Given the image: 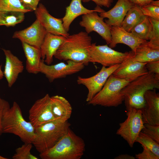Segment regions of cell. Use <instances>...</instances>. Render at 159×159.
Instances as JSON below:
<instances>
[{"label":"cell","mask_w":159,"mask_h":159,"mask_svg":"<svg viewBox=\"0 0 159 159\" xmlns=\"http://www.w3.org/2000/svg\"><path fill=\"white\" fill-rule=\"evenodd\" d=\"M132 58L143 63L159 61V46L149 41L144 42L136 49Z\"/></svg>","instance_id":"7402d4cb"},{"label":"cell","mask_w":159,"mask_h":159,"mask_svg":"<svg viewBox=\"0 0 159 159\" xmlns=\"http://www.w3.org/2000/svg\"><path fill=\"white\" fill-rule=\"evenodd\" d=\"M3 50L6 59L3 74L8 87H11L16 82L19 74L23 72L24 66L23 62L10 50L4 49Z\"/></svg>","instance_id":"d6986e66"},{"label":"cell","mask_w":159,"mask_h":159,"mask_svg":"<svg viewBox=\"0 0 159 159\" xmlns=\"http://www.w3.org/2000/svg\"><path fill=\"white\" fill-rule=\"evenodd\" d=\"M50 101L52 111L55 119L67 121L70 118L72 108L65 98L56 95L50 97Z\"/></svg>","instance_id":"603a6c76"},{"label":"cell","mask_w":159,"mask_h":159,"mask_svg":"<svg viewBox=\"0 0 159 159\" xmlns=\"http://www.w3.org/2000/svg\"><path fill=\"white\" fill-rule=\"evenodd\" d=\"M34 13L37 19L47 32L65 37L69 35L63 27L62 18H57L52 16L42 3L39 4Z\"/></svg>","instance_id":"4fadbf2b"},{"label":"cell","mask_w":159,"mask_h":159,"mask_svg":"<svg viewBox=\"0 0 159 159\" xmlns=\"http://www.w3.org/2000/svg\"><path fill=\"white\" fill-rule=\"evenodd\" d=\"M110 32L111 40L109 47L111 48L115 47L117 44H123L129 46L134 53L138 46L147 41L127 32L122 26H111Z\"/></svg>","instance_id":"e0dca14e"},{"label":"cell","mask_w":159,"mask_h":159,"mask_svg":"<svg viewBox=\"0 0 159 159\" xmlns=\"http://www.w3.org/2000/svg\"><path fill=\"white\" fill-rule=\"evenodd\" d=\"M66 37L47 32L40 49L41 58L47 65H50L53 57Z\"/></svg>","instance_id":"44dd1931"},{"label":"cell","mask_w":159,"mask_h":159,"mask_svg":"<svg viewBox=\"0 0 159 159\" xmlns=\"http://www.w3.org/2000/svg\"><path fill=\"white\" fill-rule=\"evenodd\" d=\"M146 63L134 60L131 57L121 64L112 74L116 78L130 82L148 72Z\"/></svg>","instance_id":"9a60e30c"},{"label":"cell","mask_w":159,"mask_h":159,"mask_svg":"<svg viewBox=\"0 0 159 159\" xmlns=\"http://www.w3.org/2000/svg\"><path fill=\"white\" fill-rule=\"evenodd\" d=\"M85 150L84 140L69 127L52 148L40 153L39 156L42 159H80Z\"/></svg>","instance_id":"3957f363"},{"label":"cell","mask_w":159,"mask_h":159,"mask_svg":"<svg viewBox=\"0 0 159 159\" xmlns=\"http://www.w3.org/2000/svg\"><path fill=\"white\" fill-rule=\"evenodd\" d=\"M127 111V117L124 121L119 124L116 134L122 137L132 148L144 128V123L140 109L130 107Z\"/></svg>","instance_id":"ba28073f"},{"label":"cell","mask_w":159,"mask_h":159,"mask_svg":"<svg viewBox=\"0 0 159 159\" xmlns=\"http://www.w3.org/2000/svg\"><path fill=\"white\" fill-rule=\"evenodd\" d=\"M130 82L111 74L101 90L89 102V105L105 107H116L122 103L124 96L121 91Z\"/></svg>","instance_id":"8992f818"},{"label":"cell","mask_w":159,"mask_h":159,"mask_svg":"<svg viewBox=\"0 0 159 159\" xmlns=\"http://www.w3.org/2000/svg\"><path fill=\"white\" fill-rule=\"evenodd\" d=\"M83 2H87L90 1L94 2L97 6L100 7L105 6L107 8L110 7L114 0H81Z\"/></svg>","instance_id":"74e56055"},{"label":"cell","mask_w":159,"mask_h":159,"mask_svg":"<svg viewBox=\"0 0 159 159\" xmlns=\"http://www.w3.org/2000/svg\"><path fill=\"white\" fill-rule=\"evenodd\" d=\"M80 25L84 27L89 34L92 31L97 32L105 40L107 44L111 42V26L104 21V18L98 15L97 12L82 15Z\"/></svg>","instance_id":"7c38bea8"},{"label":"cell","mask_w":159,"mask_h":159,"mask_svg":"<svg viewBox=\"0 0 159 159\" xmlns=\"http://www.w3.org/2000/svg\"><path fill=\"white\" fill-rule=\"evenodd\" d=\"M141 132L146 134L159 143V125L144 124V128Z\"/></svg>","instance_id":"1f68e13d"},{"label":"cell","mask_w":159,"mask_h":159,"mask_svg":"<svg viewBox=\"0 0 159 159\" xmlns=\"http://www.w3.org/2000/svg\"><path fill=\"white\" fill-rule=\"evenodd\" d=\"M134 5L140 7L146 5L153 0H129Z\"/></svg>","instance_id":"f35d334b"},{"label":"cell","mask_w":159,"mask_h":159,"mask_svg":"<svg viewBox=\"0 0 159 159\" xmlns=\"http://www.w3.org/2000/svg\"><path fill=\"white\" fill-rule=\"evenodd\" d=\"M4 76L3 72L1 69V65H0V80L3 78Z\"/></svg>","instance_id":"60d3db41"},{"label":"cell","mask_w":159,"mask_h":159,"mask_svg":"<svg viewBox=\"0 0 159 159\" xmlns=\"http://www.w3.org/2000/svg\"><path fill=\"white\" fill-rule=\"evenodd\" d=\"M143 151L140 153L136 154L135 158L138 159H159V157L157 156L150 150L146 147L142 146Z\"/></svg>","instance_id":"836d02e7"},{"label":"cell","mask_w":159,"mask_h":159,"mask_svg":"<svg viewBox=\"0 0 159 159\" xmlns=\"http://www.w3.org/2000/svg\"><path fill=\"white\" fill-rule=\"evenodd\" d=\"M48 94L37 100L29 110V119L34 127L55 119L52 111Z\"/></svg>","instance_id":"8fae6325"},{"label":"cell","mask_w":159,"mask_h":159,"mask_svg":"<svg viewBox=\"0 0 159 159\" xmlns=\"http://www.w3.org/2000/svg\"><path fill=\"white\" fill-rule=\"evenodd\" d=\"M10 107L8 102L0 97V136L3 133L2 120L5 112Z\"/></svg>","instance_id":"e575fe53"},{"label":"cell","mask_w":159,"mask_h":159,"mask_svg":"<svg viewBox=\"0 0 159 159\" xmlns=\"http://www.w3.org/2000/svg\"><path fill=\"white\" fill-rule=\"evenodd\" d=\"M40 0H20L22 5L31 11H35L37 9Z\"/></svg>","instance_id":"d590c367"},{"label":"cell","mask_w":159,"mask_h":159,"mask_svg":"<svg viewBox=\"0 0 159 159\" xmlns=\"http://www.w3.org/2000/svg\"><path fill=\"white\" fill-rule=\"evenodd\" d=\"M146 66L148 72L159 75V61L147 62Z\"/></svg>","instance_id":"8d00e7d4"},{"label":"cell","mask_w":159,"mask_h":159,"mask_svg":"<svg viewBox=\"0 0 159 159\" xmlns=\"http://www.w3.org/2000/svg\"><path fill=\"white\" fill-rule=\"evenodd\" d=\"M32 143H24L20 147L17 148L16 153L12 156L13 159H38L31 153Z\"/></svg>","instance_id":"f546056e"},{"label":"cell","mask_w":159,"mask_h":159,"mask_svg":"<svg viewBox=\"0 0 159 159\" xmlns=\"http://www.w3.org/2000/svg\"><path fill=\"white\" fill-rule=\"evenodd\" d=\"M26 58V68L30 73L36 74L39 72V67L42 60L40 49L21 42Z\"/></svg>","instance_id":"cb8c5ba5"},{"label":"cell","mask_w":159,"mask_h":159,"mask_svg":"<svg viewBox=\"0 0 159 159\" xmlns=\"http://www.w3.org/2000/svg\"><path fill=\"white\" fill-rule=\"evenodd\" d=\"M152 32V26L148 16L144 18L132 29L130 32L137 37L145 40H150Z\"/></svg>","instance_id":"484cf974"},{"label":"cell","mask_w":159,"mask_h":159,"mask_svg":"<svg viewBox=\"0 0 159 159\" xmlns=\"http://www.w3.org/2000/svg\"><path fill=\"white\" fill-rule=\"evenodd\" d=\"M67 63L61 62L50 65L46 64L42 59L39 67V72L44 74L50 82L54 80L66 77L82 70L85 65L82 63L71 60Z\"/></svg>","instance_id":"9c48e42d"},{"label":"cell","mask_w":159,"mask_h":159,"mask_svg":"<svg viewBox=\"0 0 159 159\" xmlns=\"http://www.w3.org/2000/svg\"><path fill=\"white\" fill-rule=\"evenodd\" d=\"M82 1L81 0H72L66 8L65 14L62 19L63 27L67 32L72 22L78 16L95 11L101 13L105 11L97 6L94 9H88L83 6Z\"/></svg>","instance_id":"ffe728a7"},{"label":"cell","mask_w":159,"mask_h":159,"mask_svg":"<svg viewBox=\"0 0 159 159\" xmlns=\"http://www.w3.org/2000/svg\"><path fill=\"white\" fill-rule=\"evenodd\" d=\"M92 38L86 32L81 31L66 37L54 57L60 60H72L83 64H89V49Z\"/></svg>","instance_id":"6da1fadb"},{"label":"cell","mask_w":159,"mask_h":159,"mask_svg":"<svg viewBox=\"0 0 159 159\" xmlns=\"http://www.w3.org/2000/svg\"><path fill=\"white\" fill-rule=\"evenodd\" d=\"M71 125L68 120L56 119L35 127L32 143L40 153L52 148L67 132Z\"/></svg>","instance_id":"5b68a950"},{"label":"cell","mask_w":159,"mask_h":159,"mask_svg":"<svg viewBox=\"0 0 159 159\" xmlns=\"http://www.w3.org/2000/svg\"><path fill=\"white\" fill-rule=\"evenodd\" d=\"M132 51L122 53L115 51L107 44L97 45L92 43L89 49V62L97 63L105 67H110L121 64L132 57Z\"/></svg>","instance_id":"52a82bcc"},{"label":"cell","mask_w":159,"mask_h":159,"mask_svg":"<svg viewBox=\"0 0 159 159\" xmlns=\"http://www.w3.org/2000/svg\"><path fill=\"white\" fill-rule=\"evenodd\" d=\"M8 158L3 157L2 156L0 155V159H7Z\"/></svg>","instance_id":"b9f144b4"},{"label":"cell","mask_w":159,"mask_h":159,"mask_svg":"<svg viewBox=\"0 0 159 159\" xmlns=\"http://www.w3.org/2000/svg\"><path fill=\"white\" fill-rule=\"evenodd\" d=\"M0 11H19L25 13L31 11L24 7L20 0H0Z\"/></svg>","instance_id":"f1b7e54d"},{"label":"cell","mask_w":159,"mask_h":159,"mask_svg":"<svg viewBox=\"0 0 159 159\" xmlns=\"http://www.w3.org/2000/svg\"><path fill=\"white\" fill-rule=\"evenodd\" d=\"M3 133L18 136L24 143H32L35 137V127L24 118L18 104L14 102L5 113L2 120Z\"/></svg>","instance_id":"277c9868"},{"label":"cell","mask_w":159,"mask_h":159,"mask_svg":"<svg viewBox=\"0 0 159 159\" xmlns=\"http://www.w3.org/2000/svg\"><path fill=\"white\" fill-rule=\"evenodd\" d=\"M120 64L110 67L102 66L99 72L90 77H78L77 81V84L85 86L88 90V93L86 99L87 102L90 101L101 90L108 78L119 67Z\"/></svg>","instance_id":"30bf717a"},{"label":"cell","mask_w":159,"mask_h":159,"mask_svg":"<svg viewBox=\"0 0 159 159\" xmlns=\"http://www.w3.org/2000/svg\"><path fill=\"white\" fill-rule=\"evenodd\" d=\"M47 33L45 29L36 19L29 26L15 32L13 38L19 39L21 42L40 49Z\"/></svg>","instance_id":"5bb4252c"},{"label":"cell","mask_w":159,"mask_h":159,"mask_svg":"<svg viewBox=\"0 0 159 159\" xmlns=\"http://www.w3.org/2000/svg\"><path fill=\"white\" fill-rule=\"evenodd\" d=\"M134 5L129 0H118L112 9L100 13L99 15L103 18H107L105 22L110 26H121L127 12Z\"/></svg>","instance_id":"ac0fdd59"},{"label":"cell","mask_w":159,"mask_h":159,"mask_svg":"<svg viewBox=\"0 0 159 159\" xmlns=\"http://www.w3.org/2000/svg\"><path fill=\"white\" fill-rule=\"evenodd\" d=\"M144 107L141 110L145 123L159 125V94L155 89L149 90L144 94Z\"/></svg>","instance_id":"2e32d148"},{"label":"cell","mask_w":159,"mask_h":159,"mask_svg":"<svg viewBox=\"0 0 159 159\" xmlns=\"http://www.w3.org/2000/svg\"><path fill=\"white\" fill-rule=\"evenodd\" d=\"M135 142L140 143L142 146L146 147L159 157V143L146 134L141 131Z\"/></svg>","instance_id":"83f0119b"},{"label":"cell","mask_w":159,"mask_h":159,"mask_svg":"<svg viewBox=\"0 0 159 159\" xmlns=\"http://www.w3.org/2000/svg\"><path fill=\"white\" fill-rule=\"evenodd\" d=\"M143 14L157 20H159V1H153L148 4L140 7Z\"/></svg>","instance_id":"4dcf8cb0"},{"label":"cell","mask_w":159,"mask_h":159,"mask_svg":"<svg viewBox=\"0 0 159 159\" xmlns=\"http://www.w3.org/2000/svg\"><path fill=\"white\" fill-rule=\"evenodd\" d=\"M115 159H135V157L127 154H121L115 157Z\"/></svg>","instance_id":"ab89813d"},{"label":"cell","mask_w":159,"mask_h":159,"mask_svg":"<svg viewBox=\"0 0 159 159\" xmlns=\"http://www.w3.org/2000/svg\"><path fill=\"white\" fill-rule=\"evenodd\" d=\"M145 16L140 7L134 5L128 11L122 22L121 26L127 32H131L133 28L141 21Z\"/></svg>","instance_id":"d4e9b609"},{"label":"cell","mask_w":159,"mask_h":159,"mask_svg":"<svg viewBox=\"0 0 159 159\" xmlns=\"http://www.w3.org/2000/svg\"><path fill=\"white\" fill-rule=\"evenodd\" d=\"M148 17L152 26L151 37L149 41L159 46V20Z\"/></svg>","instance_id":"d6a6232c"},{"label":"cell","mask_w":159,"mask_h":159,"mask_svg":"<svg viewBox=\"0 0 159 159\" xmlns=\"http://www.w3.org/2000/svg\"><path fill=\"white\" fill-rule=\"evenodd\" d=\"M24 14L19 11H0V26H14L24 21Z\"/></svg>","instance_id":"4316f807"},{"label":"cell","mask_w":159,"mask_h":159,"mask_svg":"<svg viewBox=\"0 0 159 159\" xmlns=\"http://www.w3.org/2000/svg\"><path fill=\"white\" fill-rule=\"evenodd\" d=\"M159 88V75L148 72L130 82L122 90L126 110H141L145 103L144 94L149 90Z\"/></svg>","instance_id":"7a4b0ae2"}]
</instances>
